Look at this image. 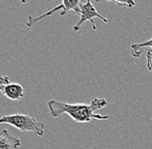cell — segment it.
<instances>
[{
    "instance_id": "1",
    "label": "cell",
    "mask_w": 152,
    "mask_h": 149,
    "mask_svg": "<svg viewBox=\"0 0 152 149\" xmlns=\"http://www.w3.org/2000/svg\"><path fill=\"white\" fill-rule=\"evenodd\" d=\"M107 106V101L104 98L95 97L89 104L85 103H68L57 100H50L48 102V107L53 117L58 118L62 114H67L73 121L77 123L90 122L93 119L104 121L110 118L108 115L96 114L95 111Z\"/></svg>"
},
{
    "instance_id": "2",
    "label": "cell",
    "mask_w": 152,
    "mask_h": 149,
    "mask_svg": "<svg viewBox=\"0 0 152 149\" xmlns=\"http://www.w3.org/2000/svg\"><path fill=\"white\" fill-rule=\"evenodd\" d=\"M0 123L8 124L21 132H32L38 136H43L45 131L44 123L37 120L35 117L21 113L3 116L0 118Z\"/></svg>"
},
{
    "instance_id": "3",
    "label": "cell",
    "mask_w": 152,
    "mask_h": 149,
    "mask_svg": "<svg viewBox=\"0 0 152 149\" xmlns=\"http://www.w3.org/2000/svg\"><path fill=\"white\" fill-rule=\"evenodd\" d=\"M80 2L79 0H75V1H69V0H63L62 2H61V4L59 5H57L56 7L53 8L52 9L48 10L47 12L42 14L41 16L39 17H31L29 16L28 17V21L25 22V25L28 27V28H31L35 23H37L39 21H42V19L46 18L48 17H50L52 16L55 12H56L58 10H62L61 12V17H64L66 14V12L70 11V10H73L74 12H75L76 14H79L80 16Z\"/></svg>"
},
{
    "instance_id": "4",
    "label": "cell",
    "mask_w": 152,
    "mask_h": 149,
    "mask_svg": "<svg viewBox=\"0 0 152 149\" xmlns=\"http://www.w3.org/2000/svg\"><path fill=\"white\" fill-rule=\"evenodd\" d=\"M94 18L100 19L105 23H108L107 18L102 17L97 11L95 6L93 4V3L90 0H88L85 4H80V20L77 22V23L74 26V30L75 31L80 30L81 26L83 25V23H85L86 22H90L93 24V28L94 30H96L97 26L95 24V22L94 21Z\"/></svg>"
},
{
    "instance_id": "5",
    "label": "cell",
    "mask_w": 152,
    "mask_h": 149,
    "mask_svg": "<svg viewBox=\"0 0 152 149\" xmlns=\"http://www.w3.org/2000/svg\"><path fill=\"white\" fill-rule=\"evenodd\" d=\"M0 91L4 97L13 101H18L24 97V90L21 84L18 83H9L0 84Z\"/></svg>"
},
{
    "instance_id": "6",
    "label": "cell",
    "mask_w": 152,
    "mask_h": 149,
    "mask_svg": "<svg viewBox=\"0 0 152 149\" xmlns=\"http://www.w3.org/2000/svg\"><path fill=\"white\" fill-rule=\"evenodd\" d=\"M21 147V140L12 136L6 129L0 133V149H18Z\"/></svg>"
},
{
    "instance_id": "7",
    "label": "cell",
    "mask_w": 152,
    "mask_h": 149,
    "mask_svg": "<svg viewBox=\"0 0 152 149\" xmlns=\"http://www.w3.org/2000/svg\"><path fill=\"white\" fill-rule=\"evenodd\" d=\"M151 47L152 50V38L142 43H134L131 45V54L134 58H138L142 53V48Z\"/></svg>"
},
{
    "instance_id": "8",
    "label": "cell",
    "mask_w": 152,
    "mask_h": 149,
    "mask_svg": "<svg viewBox=\"0 0 152 149\" xmlns=\"http://www.w3.org/2000/svg\"><path fill=\"white\" fill-rule=\"evenodd\" d=\"M146 66L147 70L152 73V50H149L146 54Z\"/></svg>"
},
{
    "instance_id": "9",
    "label": "cell",
    "mask_w": 152,
    "mask_h": 149,
    "mask_svg": "<svg viewBox=\"0 0 152 149\" xmlns=\"http://www.w3.org/2000/svg\"><path fill=\"white\" fill-rule=\"evenodd\" d=\"M112 3H113L117 5H119V6H123V5H126L127 7L129 8H132L136 5V3L134 1H112Z\"/></svg>"
},
{
    "instance_id": "10",
    "label": "cell",
    "mask_w": 152,
    "mask_h": 149,
    "mask_svg": "<svg viewBox=\"0 0 152 149\" xmlns=\"http://www.w3.org/2000/svg\"><path fill=\"white\" fill-rule=\"evenodd\" d=\"M10 83V82L9 78L7 76H4V75H2L1 78H0V84H6Z\"/></svg>"
}]
</instances>
